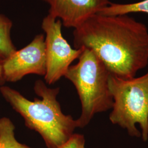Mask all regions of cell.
<instances>
[{
	"label": "cell",
	"instance_id": "cell-11",
	"mask_svg": "<svg viewBox=\"0 0 148 148\" xmlns=\"http://www.w3.org/2000/svg\"><path fill=\"white\" fill-rule=\"evenodd\" d=\"M85 143L84 135L74 133L69 140L59 148H85Z\"/></svg>",
	"mask_w": 148,
	"mask_h": 148
},
{
	"label": "cell",
	"instance_id": "cell-4",
	"mask_svg": "<svg viewBox=\"0 0 148 148\" xmlns=\"http://www.w3.org/2000/svg\"><path fill=\"white\" fill-rule=\"evenodd\" d=\"M109 87L114 103L109 120L133 137L148 139V71L123 79L110 74Z\"/></svg>",
	"mask_w": 148,
	"mask_h": 148
},
{
	"label": "cell",
	"instance_id": "cell-2",
	"mask_svg": "<svg viewBox=\"0 0 148 148\" xmlns=\"http://www.w3.org/2000/svg\"><path fill=\"white\" fill-rule=\"evenodd\" d=\"M34 90L41 99L30 101L18 90L7 86H0V93L13 109L23 118L28 128L38 133L47 148H59L74 134L76 120L64 114L57 101L60 88H49L38 79Z\"/></svg>",
	"mask_w": 148,
	"mask_h": 148
},
{
	"label": "cell",
	"instance_id": "cell-6",
	"mask_svg": "<svg viewBox=\"0 0 148 148\" xmlns=\"http://www.w3.org/2000/svg\"><path fill=\"white\" fill-rule=\"evenodd\" d=\"M5 82H16L29 74L45 76L46 57L45 35L35 36L32 42L20 50H16L2 62Z\"/></svg>",
	"mask_w": 148,
	"mask_h": 148
},
{
	"label": "cell",
	"instance_id": "cell-5",
	"mask_svg": "<svg viewBox=\"0 0 148 148\" xmlns=\"http://www.w3.org/2000/svg\"><path fill=\"white\" fill-rule=\"evenodd\" d=\"M62 23L49 14L42 21L45 32L46 73V84L53 85L64 76L71 63L79 58L83 48H73L64 38Z\"/></svg>",
	"mask_w": 148,
	"mask_h": 148
},
{
	"label": "cell",
	"instance_id": "cell-7",
	"mask_svg": "<svg viewBox=\"0 0 148 148\" xmlns=\"http://www.w3.org/2000/svg\"><path fill=\"white\" fill-rule=\"evenodd\" d=\"M49 13L62 21L64 27L76 28L109 5V0H42Z\"/></svg>",
	"mask_w": 148,
	"mask_h": 148
},
{
	"label": "cell",
	"instance_id": "cell-9",
	"mask_svg": "<svg viewBox=\"0 0 148 148\" xmlns=\"http://www.w3.org/2000/svg\"><path fill=\"white\" fill-rule=\"evenodd\" d=\"M15 128L10 119L0 118V148H32L16 139Z\"/></svg>",
	"mask_w": 148,
	"mask_h": 148
},
{
	"label": "cell",
	"instance_id": "cell-8",
	"mask_svg": "<svg viewBox=\"0 0 148 148\" xmlns=\"http://www.w3.org/2000/svg\"><path fill=\"white\" fill-rule=\"evenodd\" d=\"M13 23L6 16L0 14V62L9 57L16 49L11 38Z\"/></svg>",
	"mask_w": 148,
	"mask_h": 148
},
{
	"label": "cell",
	"instance_id": "cell-1",
	"mask_svg": "<svg viewBox=\"0 0 148 148\" xmlns=\"http://www.w3.org/2000/svg\"><path fill=\"white\" fill-rule=\"evenodd\" d=\"M74 47L92 50L111 74L127 79L148 64V30L128 14L96 13L74 29Z\"/></svg>",
	"mask_w": 148,
	"mask_h": 148
},
{
	"label": "cell",
	"instance_id": "cell-12",
	"mask_svg": "<svg viewBox=\"0 0 148 148\" xmlns=\"http://www.w3.org/2000/svg\"><path fill=\"white\" fill-rule=\"evenodd\" d=\"M5 82L3 78V73H2V63L0 62V86H2L5 84Z\"/></svg>",
	"mask_w": 148,
	"mask_h": 148
},
{
	"label": "cell",
	"instance_id": "cell-10",
	"mask_svg": "<svg viewBox=\"0 0 148 148\" xmlns=\"http://www.w3.org/2000/svg\"><path fill=\"white\" fill-rule=\"evenodd\" d=\"M138 12L148 14V0H143L138 2L127 4L110 3L98 13L113 16L128 14L130 13Z\"/></svg>",
	"mask_w": 148,
	"mask_h": 148
},
{
	"label": "cell",
	"instance_id": "cell-3",
	"mask_svg": "<svg viewBox=\"0 0 148 148\" xmlns=\"http://www.w3.org/2000/svg\"><path fill=\"white\" fill-rule=\"evenodd\" d=\"M82 48L78 63L70 65L64 76L79 97L81 113L76 122L80 128L87 126L95 114L111 109L114 103L109 87L111 73L92 50Z\"/></svg>",
	"mask_w": 148,
	"mask_h": 148
}]
</instances>
